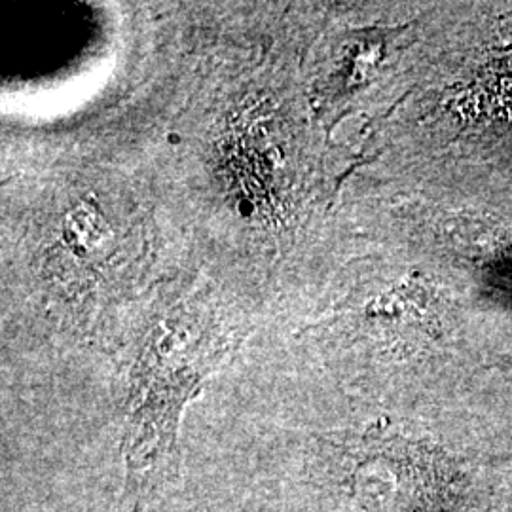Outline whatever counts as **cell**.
I'll use <instances>...</instances> for the list:
<instances>
[{
	"label": "cell",
	"instance_id": "cell-2",
	"mask_svg": "<svg viewBox=\"0 0 512 512\" xmlns=\"http://www.w3.org/2000/svg\"><path fill=\"white\" fill-rule=\"evenodd\" d=\"M325 446L357 512H452L456 505L454 461L427 440L376 425Z\"/></svg>",
	"mask_w": 512,
	"mask_h": 512
},
{
	"label": "cell",
	"instance_id": "cell-5",
	"mask_svg": "<svg viewBox=\"0 0 512 512\" xmlns=\"http://www.w3.org/2000/svg\"><path fill=\"white\" fill-rule=\"evenodd\" d=\"M404 29H359L344 37L332 71L319 88V101L325 105L342 103L370 86L387 59L393 35L403 33Z\"/></svg>",
	"mask_w": 512,
	"mask_h": 512
},
{
	"label": "cell",
	"instance_id": "cell-1",
	"mask_svg": "<svg viewBox=\"0 0 512 512\" xmlns=\"http://www.w3.org/2000/svg\"><path fill=\"white\" fill-rule=\"evenodd\" d=\"M243 338L238 321L205 291L150 323L129 365L120 440L122 512H147L179 480L184 410L232 361Z\"/></svg>",
	"mask_w": 512,
	"mask_h": 512
},
{
	"label": "cell",
	"instance_id": "cell-3",
	"mask_svg": "<svg viewBox=\"0 0 512 512\" xmlns=\"http://www.w3.org/2000/svg\"><path fill=\"white\" fill-rule=\"evenodd\" d=\"M215 147V171L241 217L275 226L287 217L296 186V148L283 112L268 97H249L228 112Z\"/></svg>",
	"mask_w": 512,
	"mask_h": 512
},
{
	"label": "cell",
	"instance_id": "cell-4",
	"mask_svg": "<svg viewBox=\"0 0 512 512\" xmlns=\"http://www.w3.org/2000/svg\"><path fill=\"white\" fill-rule=\"evenodd\" d=\"M48 251V274L65 293H84L118 260L124 249V228L114 207L97 192H86L67 203L54 224Z\"/></svg>",
	"mask_w": 512,
	"mask_h": 512
}]
</instances>
